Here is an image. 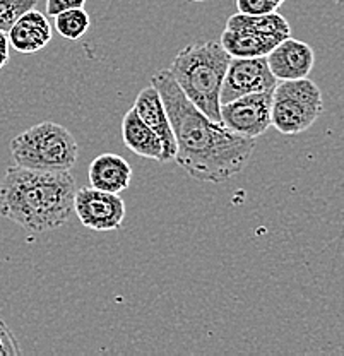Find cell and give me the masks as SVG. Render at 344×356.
Segmentation results:
<instances>
[{"label":"cell","instance_id":"6da1fadb","mask_svg":"<svg viewBox=\"0 0 344 356\" xmlns=\"http://www.w3.org/2000/svg\"><path fill=\"white\" fill-rule=\"evenodd\" d=\"M168 113L177 151L173 159L188 177L207 184H223L238 175L255 149V139L229 131L207 118L187 99L168 69L151 77Z\"/></svg>","mask_w":344,"mask_h":356},{"label":"cell","instance_id":"7a4b0ae2","mask_svg":"<svg viewBox=\"0 0 344 356\" xmlns=\"http://www.w3.org/2000/svg\"><path fill=\"white\" fill-rule=\"evenodd\" d=\"M76 191V178L70 172L9 166L0 181V216L24 232L42 235L70 220Z\"/></svg>","mask_w":344,"mask_h":356},{"label":"cell","instance_id":"3957f363","mask_svg":"<svg viewBox=\"0 0 344 356\" xmlns=\"http://www.w3.org/2000/svg\"><path fill=\"white\" fill-rule=\"evenodd\" d=\"M229 58L220 42L192 43L177 54L168 69L188 102L214 122H221L220 92Z\"/></svg>","mask_w":344,"mask_h":356},{"label":"cell","instance_id":"277c9868","mask_svg":"<svg viewBox=\"0 0 344 356\" xmlns=\"http://www.w3.org/2000/svg\"><path fill=\"white\" fill-rule=\"evenodd\" d=\"M14 165L40 172H70L79 156L70 131L55 122H42L10 140Z\"/></svg>","mask_w":344,"mask_h":356},{"label":"cell","instance_id":"5b68a950","mask_svg":"<svg viewBox=\"0 0 344 356\" xmlns=\"http://www.w3.org/2000/svg\"><path fill=\"white\" fill-rule=\"evenodd\" d=\"M324 111L320 88L309 77L277 81L271 96V125L284 136L312 127Z\"/></svg>","mask_w":344,"mask_h":356},{"label":"cell","instance_id":"8992f818","mask_svg":"<svg viewBox=\"0 0 344 356\" xmlns=\"http://www.w3.org/2000/svg\"><path fill=\"white\" fill-rule=\"evenodd\" d=\"M272 91L240 96L220 106L221 124L238 136L257 139L271 127Z\"/></svg>","mask_w":344,"mask_h":356},{"label":"cell","instance_id":"52a82bcc","mask_svg":"<svg viewBox=\"0 0 344 356\" xmlns=\"http://www.w3.org/2000/svg\"><path fill=\"white\" fill-rule=\"evenodd\" d=\"M74 213L92 232H115L124 225L125 202L120 194L84 187L74 195Z\"/></svg>","mask_w":344,"mask_h":356},{"label":"cell","instance_id":"ba28073f","mask_svg":"<svg viewBox=\"0 0 344 356\" xmlns=\"http://www.w3.org/2000/svg\"><path fill=\"white\" fill-rule=\"evenodd\" d=\"M276 84L277 79L269 70L265 57L229 58L220 92V103L223 105L252 92L272 91Z\"/></svg>","mask_w":344,"mask_h":356},{"label":"cell","instance_id":"9c48e42d","mask_svg":"<svg viewBox=\"0 0 344 356\" xmlns=\"http://www.w3.org/2000/svg\"><path fill=\"white\" fill-rule=\"evenodd\" d=\"M265 60L277 81H295L309 77L316 64V54L309 43L286 36L265 55Z\"/></svg>","mask_w":344,"mask_h":356},{"label":"cell","instance_id":"30bf717a","mask_svg":"<svg viewBox=\"0 0 344 356\" xmlns=\"http://www.w3.org/2000/svg\"><path fill=\"white\" fill-rule=\"evenodd\" d=\"M132 108L139 115L140 120L160 137L163 144V163H168L170 159H173L177 151L175 137H173L168 113H166L158 89L153 84L140 89Z\"/></svg>","mask_w":344,"mask_h":356},{"label":"cell","instance_id":"8fae6325","mask_svg":"<svg viewBox=\"0 0 344 356\" xmlns=\"http://www.w3.org/2000/svg\"><path fill=\"white\" fill-rule=\"evenodd\" d=\"M9 44L23 55H33L43 50L51 40V26L43 13L35 9L26 10L7 31Z\"/></svg>","mask_w":344,"mask_h":356},{"label":"cell","instance_id":"7c38bea8","mask_svg":"<svg viewBox=\"0 0 344 356\" xmlns=\"http://www.w3.org/2000/svg\"><path fill=\"white\" fill-rule=\"evenodd\" d=\"M90 187L103 192L120 194L127 191L132 181V168L125 158L105 153L95 158L90 165Z\"/></svg>","mask_w":344,"mask_h":356},{"label":"cell","instance_id":"4fadbf2b","mask_svg":"<svg viewBox=\"0 0 344 356\" xmlns=\"http://www.w3.org/2000/svg\"><path fill=\"white\" fill-rule=\"evenodd\" d=\"M284 38V35L224 28L220 43L231 58H255L265 57Z\"/></svg>","mask_w":344,"mask_h":356},{"label":"cell","instance_id":"5bb4252c","mask_svg":"<svg viewBox=\"0 0 344 356\" xmlns=\"http://www.w3.org/2000/svg\"><path fill=\"white\" fill-rule=\"evenodd\" d=\"M122 139L134 154L163 163V144L160 137L140 120L134 108H131L124 115Z\"/></svg>","mask_w":344,"mask_h":356},{"label":"cell","instance_id":"9a60e30c","mask_svg":"<svg viewBox=\"0 0 344 356\" xmlns=\"http://www.w3.org/2000/svg\"><path fill=\"white\" fill-rule=\"evenodd\" d=\"M228 29H250V31L269 33V35L290 36V22L284 19L277 10L269 14H233L227 21Z\"/></svg>","mask_w":344,"mask_h":356},{"label":"cell","instance_id":"2e32d148","mask_svg":"<svg viewBox=\"0 0 344 356\" xmlns=\"http://www.w3.org/2000/svg\"><path fill=\"white\" fill-rule=\"evenodd\" d=\"M55 17V29L62 38L69 42H77L88 33L91 26L90 14L84 10V7L69 9L64 13H58Z\"/></svg>","mask_w":344,"mask_h":356},{"label":"cell","instance_id":"e0dca14e","mask_svg":"<svg viewBox=\"0 0 344 356\" xmlns=\"http://www.w3.org/2000/svg\"><path fill=\"white\" fill-rule=\"evenodd\" d=\"M36 6L38 0H0V29L7 33L17 17Z\"/></svg>","mask_w":344,"mask_h":356},{"label":"cell","instance_id":"ac0fdd59","mask_svg":"<svg viewBox=\"0 0 344 356\" xmlns=\"http://www.w3.org/2000/svg\"><path fill=\"white\" fill-rule=\"evenodd\" d=\"M236 9L240 14H269L279 9L283 0H236Z\"/></svg>","mask_w":344,"mask_h":356},{"label":"cell","instance_id":"d6986e66","mask_svg":"<svg viewBox=\"0 0 344 356\" xmlns=\"http://www.w3.org/2000/svg\"><path fill=\"white\" fill-rule=\"evenodd\" d=\"M21 355V348L17 344V339L10 329L7 327L6 322L0 318V356H16Z\"/></svg>","mask_w":344,"mask_h":356},{"label":"cell","instance_id":"ffe728a7","mask_svg":"<svg viewBox=\"0 0 344 356\" xmlns=\"http://www.w3.org/2000/svg\"><path fill=\"white\" fill-rule=\"evenodd\" d=\"M88 0H47V9L45 16L54 17L58 13H64L69 9H77V7L86 6Z\"/></svg>","mask_w":344,"mask_h":356},{"label":"cell","instance_id":"44dd1931","mask_svg":"<svg viewBox=\"0 0 344 356\" xmlns=\"http://www.w3.org/2000/svg\"><path fill=\"white\" fill-rule=\"evenodd\" d=\"M9 38H7V33L0 29V70L7 65L9 62Z\"/></svg>","mask_w":344,"mask_h":356},{"label":"cell","instance_id":"7402d4cb","mask_svg":"<svg viewBox=\"0 0 344 356\" xmlns=\"http://www.w3.org/2000/svg\"><path fill=\"white\" fill-rule=\"evenodd\" d=\"M190 2H206V0H190Z\"/></svg>","mask_w":344,"mask_h":356},{"label":"cell","instance_id":"603a6c76","mask_svg":"<svg viewBox=\"0 0 344 356\" xmlns=\"http://www.w3.org/2000/svg\"><path fill=\"white\" fill-rule=\"evenodd\" d=\"M283 2H284V0H283Z\"/></svg>","mask_w":344,"mask_h":356}]
</instances>
